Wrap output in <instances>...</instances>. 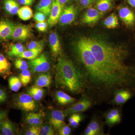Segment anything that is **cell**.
Wrapping results in <instances>:
<instances>
[{"label": "cell", "mask_w": 135, "mask_h": 135, "mask_svg": "<svg viewBox=\"0 0 135 135\" xmlns=\"http://www.w3.org/2000/svg\"><path fill=\"white\" fill-rule=\"evenodd\" d=\"M19 7L20 6L18 3L15 0H14L12 8L11 10L9 13L12 15L17 14L20 9Z\"/></svg>", "instance_id": "cell-39"}, {"label": "cell", "mask_w": 135, "mask_h": 135, "mask_svg": "<svg viewBox=\"0 0 135 135\" xmlns=\"http://www.w3.org/2000/svg\"><path fill=\"white\" fill-rule=\"evenodd\" d=\"M0 131L3 135H14L16 127L12 122L5 119L0 122Z\"/></svg>", "instance_id": "cell-16"}, {"label": "cell", "mask_w": 135, "mask_h": 135, "mask_svg": "<svg viewBox=\"0 0 135 135\" xmlns=\"http://www.w3.org/2000/svg\"><path fill=\"white\" fill-rule=\"evenodd\" d=\"M7 98V96L5 90L0 88V103L5 102Z\"/></svg>", "instance_id": "cell-42"}, {"label": "cell", "mask_w": 135, "mask_h": 135, "mask_svg": "<svg viewBox=\"0 0 135 135\" xmlns=\"http://www.w3.org/2000/svg\"><path fill=\"white\" fill-rule=\"evenodd\" d=\"M56 86L73 94H79L85 88L82 73L65 56L59 58L55 77Z\"/></svg>", "instance_id": "cell-3"}, {"label": "cell", "mask_w": 135, "mask_h": 135, "mask_svg": "<svg viewBox=\"0 0 135 135\" xmlns=\"http://www.w3.org/2000/svg\"><path fill=\"white\" fill-rule=\"evenodd\" d=\"M46 15L42 12H36L34 16L35 20L38 22H42L45 21L46 19Z\"/></svg>", "instance_id": "cell-35"}, {"label": "cell", "mask_w": 135, "mask_h": 135, "mask_svg": "<svg viewBox=\"0 0 135 135\" xmlns=\"http://www.w3.org/2000/svg\"><path fill=\"white\" fill-rule=\"evenodd\" d=\"M32 34L31 29L29 26L17 25H15L11 38L16 41H24L30 38Z\"/></svg>", "instance_id": "cell-7"}, {"label": "cell", "mask_w": 135, "mask_h": 135, "mask_svg": "<svg viewBox=\"0 0 135 135\" xmlns=\"http://www.w3.org/2000/svg\"><path fill=\"white\" fill-rule=\"evenodd\" d=\"M132 96L130 90L123 89L117 92L115 95L114 101L116 103L123 104L128 101Z\"/></svg>", "instance_id": "cell-19"}, {"label": "cell", "mask_w": 135, "mask_h": 135, "mask_svg": "<svg viewBox=\"0 0 135 135\" xmlns=\"http://www.w3.org/2000/svg\"><path fill=\"white\" fill-rule=\"evenodd\" d=\"M40 134V128L38 126H31L26 133L27 135H39Z\"/></svg>", "instance_id": "cell-32"}, {"label": "cell", "mask_w": 135, "mask_h": 135, "mask_svg": "<svg viewBox=\"0 0 135 135\" xmlns=\"http://www.w3.org/2000/svg\"><path fill=\"white\" fill-rule=\"evenodd\" d=\"M75 51L83 65L84 85L89 90L101 93V96L112 93L107 78L99 66L85 37L80 38L76 44Z\"/></svg>", "instance_id": "cell-2"}, {"label": "cell", "mask_w": 135, "mask_h": 135, "mask_svg": "<svg viewBox=\"0 0 135 135\" xmlns=\"http://www.w3.org/2000/svg\"><path fill=\"white\" fill-rule=\"evenodd\" d=\"M20 4L25 6H31L34 2L35 0H18Z\"/></svg>", "instance_id": "cell-43"}, {"label": "cell", "mask_w": 135, "mask_h": 135, "mask_svg": "<svg viewBox=\"0 0 135 135\" xmlns=\"http://www.w3.org/2000/svg\"><path fill=\"white\" fill-rule=\"evenodd\" d=\"M110 112L114 116V117L116 118V119L118 120V121L120 122L121 119L120 115L118 110H116V109H114V110H111Z\"/></svg>", "instance_id": "cell-44"}, {"label": "cell", "mask_w": 135, "mask_h": 135, "mask_svg": "<svg viewBox=\"0 0 135 135\" xmlns=\"http://www.w3.org/2000/svg\"><path fill=\"white\" fill-rule=\"evenodd\" d=\"M64 5L57 0L52 1V7L49 16L48 23L50 26L55 25L59 22V18L63 9Z\"/></svg>", "instance_id": "cell-8"}, {"label": "cell", "mask_w": 135, "mask_h": 135, "mask_svg": "<svg viewBox=\"0 0 135 135\" xmlns=\"http://www.w3.org/2000/svg\"><path fill=\"white\" fill-rule=\"evenodd\" d=\"M92 104L91 101L84 98L72 105L65 111V115L76 113L82 112L88 110Z\"/></svg>", "instance_id": "cell-9"}, {"label": "cell", "mask_w": 135, "mask_h": 135, "mask_svg": "<svg viewBox=\"0 0 135 135\" xmlns=\"http://www.w3.org/2000/svg\"><path fill=\"white\" fill-rule=\"evenodd\" d=\"M107 122L110 124H114L119 122L110 112L107 114Z\"/></svg>", "instance_id": "cell-37"}, {"label": "cell", "mask_w": 135, "mask_h": 135, "mask_svg": "<svg viewBox=\"0 0 135 135\" xmlns=\"http://www.w3.org/2000/svg\"><path fill=\"white\" fill-rule=\"evenodd\" d=\"M44 116L42 112L29 113L26 116L25 121L30 126H39L43 122Z\"/></svg>", "instance_id": "cell-14"}, {"label": "cell", "mask_w": 135, "mask_h": 135, "mask_svg": "<svg viewBox=\"0 0 135 135\" xmlns=\"http://www.w3.org/2000/svg\"><path fill=\"white\" fill-rule=\"evenodd\" d=\"M20 79L23 86L27 85L31 80V75L30 72L28 70H22L20 75Z\"/></svg>", "instance_id": "cell-26"}, {"label": "cell", "mask_w": 135, "mask_h": 135, "mask_svg": "<svg viewBox=\"0 0 135 135\" xmlns=\"http://www.w3.org/2000/svg\"><path fill=\"white\" fill-rule=\"evenodd\" d=\"M57 1H58L59 2L61 3V4H62V5H64L66 3L69 2H70L71 0H57Z\"/></svg>", "instance_id": "cell-50"}, {"label": "cell", "mask_w": 135, "mask_h": 135, "mask_svg": "<svg viewBox=\"0 0 135 135\" xmlns=\"http://www.w3.org/2000/svg\"><path fill=\"white\" fill-rule=\"evenodd\" d=\"M15 67L17 69L21 70H27L29 67L28 64L26 62L22 59H18L15 61Z\"/></svg>", "instance_id": "cell-30"}, {"label": "cell", "mask_w": 135, "mask_h": 135, "mask_svg": "<svg viewBox=\"0 0 135 135\" xmlns=\"http://www.w3.org/2000/svg\"><path fill=\"white\" fill-rule=\"evenodd\" d=\"M119 15L120 19L127 26H131L134 25L135 15L130 9L126 7L120 8L119 10Z\"/></svg>", "instance_id": "cell-13"}, {"label": "cell", "mask_w": 135, "mask_h": 135, "mask_svg": "<svg viewBox=\"0 0 135 135\" xmlns=\"http://www.w3.org/2000/svg\"><path fill=\"white\" fill-rule=\"evenodd\" d=\"M48 25V23L46 21L38 22L35 25V27L39 31L44 32L47 29Z\"/></svg>", "instance_id": "cell-33"}, {"label": "cell", "mask_w": 135, "mask_h": 135, "mask_svg": "<svg viewBox=\"0 0 135 135\" xmlns=\"http://www.w3.org/2000/svg\"><path fill=\"white\" fill-rule=\"evenodd\" d=\"M8 112L6 110H0V122L5 119L7 116Z\"/></svg>", "instance_id": "cell-46"}, {"label": "cell", "mask_w": 135, "mask_h": 135, "mask_svg": "<svg viewBox=\"0 0 135 135\" xmlns=\"http://www.w3.org/2000/svg\"><path fill=\"white\" fill-rule=\"evenodd\" d=\"M88 126L94 131L96 135L100 133L101 131L100 127H99V124L96 121L93 120L91 122Z\"/></svg>", "instance_id": "cell-34"}, {"label": "cell", "mask_w": 135, "mask_h": 135, "mask_svg": "<svg viewBox=\"0 0 135 135\" xmlns=\"http://www.w3.org/2000/svg\"><path fill=\"white\" fill-rule=\"evenodd\" d=\"M27 93L35 101H38L42 98L44 93V90L42 88L35 85L29 88V89L27 90Z\"/></svg>", "instance_id": "cell-21"}, {"label": "cell", "mask_w": 135, "mask_h": 135, "mask_svg": "<svg viewBox=\"0 0 135 135\" xmlns=\"http://www.w3.org/2000/svg\"><path fill=\"white\" fill-rule=\"evenodd\" d=\"M3 72L1 68L0 67V74H3Z\"/></svg>", "instance_id": "cell-52"}, {"label": "cell", "mask_w": 135, "mask_h": 135, "mask_svg": "<svg viewBox=\"0 0 135 135\" xmlns=\"http://www.w3.org/2000/svg\"><path fill=\"white\" fill-rule=\"evenodd\" d=\"M51 76L48 73L40 74L38 75L35 79V85L41 88L47 87L51 82Z\"/></svg>", "instance_id": "cell-17"}, {"label": "cell", "mask_w": 135, "mask_h": 135, "mask_svg": "<svg viewBox=\"0 0 135 135\" xmlns=\"http://www.w3.org/2000/svg\"><path fill=\"white\" fill-rule=\"evenodd\" d=\"M77 14V9L74 5H70L64 8L59 20V25L64 26L71 23L75 20Z\"/></svg>", "instance_id": "cell-6"}, {"label": "cell", "mask_w": 135, "mask_h": 135, "mask_svg": "<svg viewBox=\"0 0 135 135\" xmlns=\"http://www.w3.org/2000/svg\"><path fill=\"white\" fill-rule=\"evenodd\" d=\"M14 0H5L4 1V7L6 11L9 13L13 5Z\"/></svg>", "instance_id": "cell-40"}, {"label": "cell", "mask_w": 135, "mask_h": 135, "mask_svg": "<svg viewBox=\"0 0 135 135\" xmlns=\"http://www.w3.org/2000/svg\"><path fill=\"white\" fill-rule=\"evenodd\" d=\"M81 118V117L80 116L79 114L74 113L71 116L70 118H69V122L70 123L71 122H72L76 120L77 119H79V118Z\"/></svg>", "instance_id": "cell-45"}, {"label": "cell", "mask_w": 135, "mask_h": 135, "mask_svg": "<svg viewBox=\"0 0 135 135\" xmlns=\"http://www.w3.org/2000/svg\"><path fill=\"white\" fill-rule=\"evenodd\" d=\"M17 14L19 17L24 21L29 20L33 16L32 11L28 6H25L20 8Z\"/></svg>", "instance_id": "cell-22"}, {"label": "cell", "mask_w": 135, "mask_h": 135, "mask_svg": "<svg viewBox=\"0 0 135 135\" xmlns=\"http://www.w3.org/2000/svg\"><path fill=\"white\" fill-rule=\"evenodd\" d=\"M23 45L21 43H17L16 44H14V45H12L11 47V49L10 50L8 51L7 52V54H9V53H13V52H15L17 50H18L20 48L22 47H23Z\"/></svg>", "instance_id": "cell-41"}, {"label": "cell", "mask_w": 135, "mask_h": 135, "mask_svg": "<svg viewBox=\"0 0 135 135\" xmlns=\"http://www.w3.org/2000/svg\"><path fill=\"white\" fill-rule=\"evenodd\" d=\"M32 73H45L49 70L50 64L45 54H41L38 57L30 60L28 63Z\"/></svg>", "instance_id": "cell-4"}, {"label": "cell", "mask_w": 135, "mask_h": 135, "mask_svg": "<svg viewBox=\"0 0 135 135\" xmlns=\"http://www.w3.org/2000/svg\"><path fill=\"white\" fill-rule=\"evenodd\" d=\"M102 13L97 9L93 8H89L83 16V22L86 24H95L101 17Z\"/></svg>", "instance_id": "cell-11"}, {"label": "cell", "mask_w": 135, "mask_h": 135, "mask_svg": "<svg viewBox=\"0 0 135 135\" xmlns=\"http://www.w3.org/2000/svg\"><path fill=\"white\" fill-rule=\"evenodd\" d=\"M84 37L107 78L112 93L128 89L135 83V73L124 63L126 52L124 50L99 38Z\"/></svg>", "instance_id": "cell-1"}, {"label": "cell", "mask_w": 135, "mask_h": 135, "mask_svg": "<svg viewBox=\"0 0 135 135\" xmlns=\"http://www.w3.org/2000/svg\"><path fill=\"white\" fill-rule=\"evenodd\" d=\"M113 5V0H97L96 2L97 9L102 13L111 9Z\"/></svg>", "instance_id": "cell-20"}, {"label": "cell", "mask_w": 135, "mask_h": 135, "mask_svg": "<svg viewBox=\"0 0 135 135\" xmlns=\"http://www.w3.org/2000/svg\"><path fill=\"white\" fill-rule=\"evenodd\" d=\"M15 25L9 20L0 21V39L5 40L11 38Z\"/></svg>", "instance_id": "cell-10"}, {"label": "cell", "mask_w": 135, "mask_h": 135, "mask_svg": "<svg viewBox=\"0 0 135 135\" xmlns=\"http://www.w3.org/2000/svg\"><path fill=\"white\" fill-rule=\"evenodd\" d=\"M71 129L68 126H63L59 129V134L60 135H68L71 133Z\"/></svg>", "instance_id": "cell-36"}, {"label": "cell", "mask_w": 135, "mask_h": 135, "mask_svg": "<svg viewBox=\"0 0 135 135\" xmlns=\"http://www.w3.org/2000/svg\"><path fill=\"white\" fill-rule=\"evenodd\" d=\"M0 67L4 74L8 71L10 68L9 63L4 56L1 54H0Z\"/></svg>", "instance_id": "cell-27"}, {"label": "cell", "mask_w": 135, "mask_h": 135, "mask_svg": "<svg viewBox=\"0 0 135 135\" xmlns=\"http://www.w3.org/2000/svg\"><path fill=\"white\" fill-rule=\"evenodd\" d=\"M85 134L86 135H96L94 131L89 126L86 128L85 130Z\"/></svg>", "instance_id": "cell-49"}, {"label": "cell", "mask_w": 135, "mask_h": 135, "mask_svg": "<svg viewBox=\"0 0 135 135\" xmlns=\"http://www.w3.org/2000/svg\"><path fill=\"white\" fill-rule=\"evenodd\" d=\"M42 49L33 50H25L18 56V57L27 59L29 60H33L38 57V56L41 53Z\"/></svg>", "instance_id": "cell-24"}, {"label": "cell", "mask_w": 135, "mask_h": 135, "mask_svg": "<svg viewBox=\"0 0 135 135\" xmlns=\"http://www.w3.org/2000/svg\"><path fill=\"white\" fill-rule=\"evenodd\" d=\"M49 43L51 51L54 56H57L61 51V45L57 34L55 32L50 35Z\"/></svg>", "instance_id": "cell-15"}, {"label": "cell", "mask_w": 135, "mask_h": 135, "mask_svg": "<svg viewBox=\"0 0 135 135\" xmlns=\"http://www.w3.org/2000/svg\"><path fill=\"white\" fill-rule=\"evenodd\" d=\"M64 113L62 111L55 110L52 111L49 118L50 123L56 130H58L64 126Z\"/></svg>", "instance_id": "cell-12"}, {"label": "cell", "mask_w": 135, "mask_h": 135, "mask_svg": "<svg viewBox=\"0 0 135 135\" xmlns=\"http://www.w3.org/2000/svg\"><path fill=\"white\" fill-rule=\"evenodd\" d=\"M55 98L57 102L62 105L68 104L75 102L76 99L61 90L57 91Z\"/></svg>", "instance_id": "cell-18"}, {"label": "cell", "mask_w": 135, "mask_h": 135, "mask_svg": "<svg viewBox=\"0 0 135 135\" xmlns=\"http://www.w3.org/2000/svg\"><path fill=\"white\" fill-rule=\"evenodd\" d=\"M128 1L131 6L135 7V0H128Z\"/></svg>", "instance_id": "cell-51"}, {"label": "cell", "mask_w": 135, "mask_h": 135, "mask_svg": "<svg viewBox=\"0 0 135 135\" xmlns=\"http://www.w3.org/2000/svg\"><path fill=\"white\" fill-rule=\"evenodd\" d=\"M104 24L108 29L116 28L119 24L117 16L114 13H112L106 18L104 21Z\"/></svg>", "instance_id": "cell-23"}, {"label": "cell", "mask_w": 135, "mask_h": 135, "mask_svg": "<svg viewBox=\"0 0 135 135\" xmlns=\"http://www.w3.org/2000/svg\"><path fill=\"white\" fill-rule=\"evenodd\" d=\"M81 118H79V119H77L76 120L72 122H71L70 123V125L71 127H73L76 128L78 126H79V124L81 120Z\"/></svg>", "instance_id": "cell-47"}, {"label": "cell", "mask_w": 135, "mask_h": 135, "mask_svg": "<svg viewBox=\"0 0 135 135\" xmlns=\"http://www.w3.org/2000/svg\"><path fill=\"white\" fill-rule=\"evenodd\" d=\"M43 44L41 42L32 41L29 44L28 49L29 50L43 49Z\"/></svg>", "instance_id": "cell-31"}, {"label": "cell", "mask_w": 135, "mask_h": 135, "mask_svg": "<svg viewBox=\"0 0 135 135\" xmlns=\"http://www.w3.org/2000/svg\"><path fill=\"white\" fill-rule=\"evenodd\" d=\"M96 0H78V2L83 7H88L92 5Z\"/></svg>", "instance_id": "cell-38"}, {"label": "cell", "mask_w": 135, "mask_h": 135, "mask_svg": "<svg viewBox=\"0 0 135 135\" xmlns=\"http://www.w3.org/2000/svg\"><path fill=\"white\" fill-rule=\"evenodd\" d=\"M36 8L37 11H38V12H42V13L45 14L46 15V16H47V13H46V11L42 8V7L40 3H39L38 5H36Z\"/></svg>", "instance_id": "cell-48"}, {"label": "cell", "mask_w": 135, "mask_h": 135, "mask_svg": "<svg viewBox=\"0 0 135 135\" xmlns=\"http://www.w3.org/2000/svg\"><path fill=\"white\" fill-rule=\"evenodd\" d=\"M8 83L10 89L14 92H17L22 87V83L20 79L16 76L10 77Z\"/></svg>", "instance_id": "cell-25"}, {"label": "cell", "mask_w": 135, "mask_h": 135, "mask_svg": "<svg viewBox=\"0 0 135 135\" xmlns=\"http://www.w3.org/2000/svg\"><path fill=\"white\" fill-rule=\"evenodd\" d=\"M53 0H41L39 3L41 5L46 11L47 16H49L51 7Z\"/></svg>", "instance_id": "cell-28"}, {"label": "cell", "mask_w": 135, "mask_h": 135, "mask_svg": "<svg viewBox=\"0 0 135 135\" xmlns=\"http://www.w3.org/2000/svg\"><path fill=\"white\" fill-rule=\"evenodd\" d=\"M35 100L28 94L20 95L17 99L16 104L20 109L25 112L34 110L37 107Z\"/></svg>", "instance_id": "cell-5"}, {"label": "cell", "mask_w": 135, "mask_h": 135, "mask_svg": "<svg viewBox=\"0 0 135 135\" xmlns=\"http://www.w3.org/2000/svg\"><path fill=\"white\" fill-rule=\"evenodd\" d=\"M54 134L53 127L51 125L42 126L40 128V134L42 135H53Z\"/></svg>", "instance_id": "cell-29"}]
</instances>
